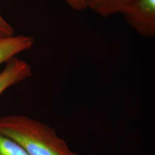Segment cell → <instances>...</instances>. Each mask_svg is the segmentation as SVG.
Segmentation results:
<instances>
[{"label": "cell", "mask_w": 155, "mask_h": 155, "mask_svg": "<svg viewBox=\"0 0 155 155\" xmlns=\"http://www.w3.org/2000/svg\"><path fill=\"white\" fill-rule=\"evenodd\" d=\"M0 134L14 141L28 155H78L53 128L22 114L0 118Z\"/></svg>", "instance_id": "cell-1"}, {"label": "cell", "mask_w": 155, "mask_h": 155, "mask_svg": "<svg viewBox=\"0 0 155 155\" xmlns=\"http://www.w3.org/2000/svg\"><path fill=\"white\" fill-rule=\"evenodd\" d=\"M123 15L129 26L140 35H155V0H135Z\"/></svg>", "instance_id": "cell-2"}, {"label": "cell", "mask_w": 155, "mask_h": 155, "mask_svg": "<svg viewBox=\"0 0 155 155\" xmlns=\"http://www.w3.org/2000/svg\"><path fill=\"white\" fill-rule=\"evenodd\" d=\"M32 68L28 62L16 57L12 58L0 71V96L9 88L32 76Z\"/></svg>", "instance_id": "cell-3"}, {"label": "cell", "mask_w": 155, "mask_h": 155, "mask_svg": "<svg viewBox=\"0 0 155 155\" xmlns=\"http://www.w3.org/2000/svg\"><path fill=\"white\" fill-rule=\"evenodd\" d=\"M34 43L33 38L24 35L0 38V65L18 54L31 49Z\"/></svg>", "instance_id": "cell-4"}, {"label": "cell", "mask_w": 155, "mask_h": 155, "mask_svg": "<svg viewBox=\"0 0 155 155\" xmlns=\"http://www.w3.org/2000/svg\"><path fill=\"white\" fill-rule=\"evenodd\" d=\"M135 0H86L87 8L100 16L107 17L111 15L125 12Z\"/></svg>", "instance_id": "cell-5"}, {"label": "cell", "mask_w": 155, "mask_h": 155, "mask_svg": "<svg viewBox=\"0 0 155 155\" xmlns=\"http://www.w3.org/2000/svg\"><path fill=\"white\" fill-rule=\"evenodd\" d=\"M0 155H28L14 141L0 134Z\"/></svg>", "instance_id": "cell-6"}, {"label": "cell", "mask_w": 155, "mask_h": 155, "mask_svg": "<svg viewBox=\"0 0 155 155\" xmlns=\"http://www.w3.org/2000/svg\"><path fill=\"white\" fill-rule=\"evenodd\" d=\"M15 35L14 28L0 13V38H7Z\"/></svg>", "instance_id": "cell-7"}, {"label": "cell", "mask_w": 155, "mask_h": 155, "mask_svg": "<svg viewBox=\"0 0 155 155\" xmlns=\"http://www.w3.org/2000/svg\"><path fill=\"white\" fill-rule=\"evenodd\" d=\"M65 3L75 11H83L87 9L86 0H64Z\"/></svg>", "instance_id": "cell-8"}]
</instances>
